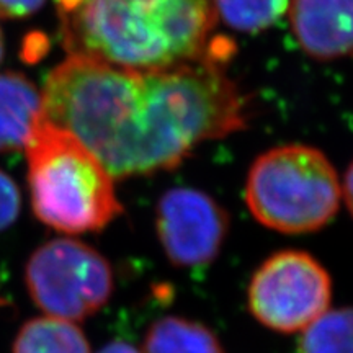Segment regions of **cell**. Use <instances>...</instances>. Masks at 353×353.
<instances>
[{
	"mask_svg": "<svg viewBox=\"0 0 353 353\" xmlns=\"http://www.w3.org/2000/svg\"><path fill=\"white\" fill-rule=\"evenodd\" d=\"M41 118L74 136L112 179L179 165L245 126V100L213 57L132 70L69 56L44 82Z\"/></svg>",
	"mask_w": 353,
	"mask_h": 353,
	"instance_id": "obj_1",
	"label": "cell"
},
{
	"mask_svg": "<svg viewBox=\"0 0 353 353\" xmlns=\"http://www.w3.org/2000/svg\"><path fill=\"white\" fill-rule=\"evenodd\" d=\"M59 12L69 56L132 70L216 57L213 0H76Z\"/></svg>",
	"mask_w": 353,
	"mask_h": 353,
	"instance_id": "obj_2",
	"label": "cell"
},
{
	"mask_svg": "<svg viewBox=\"0 0 353 353\" xmlns=\"http://www.w3.org/2000/svg\"><path fill=\"white\" fill-rule=\"evenodd\" d=\"M25 149L33 213L46 226L100 231L123 211L112 175L69 132L41 118Z\"/></svg>",
	"mask_w": 353,
	"mask_h": 353,
	"instance_id": "obj_3",
	"label": "cell"
},
{
	"mask_svg": "<svg viewBox=\"0 0 353 353\" xmlns=\"http://www.w3.org/2000/svg\"><path fill=\"white\" fill-rule=\"evenodd\" d=\"M342 187L321 151L303 144L262 154L249 170L245 201L263 226L285 234L324 228L339 211Z\"/></svg>",
	"mask_w": 353,
	"mask_h": 353,
	"instance_id": "obj_4",
	"label": "cell"
},
{
	"mask_svg": "<svg viewBox=\"0 0 353 353\" xmlns=\"http://www.w3.org/2000/svg\"><path fill=\"white\" fill-rule=\"evenodd\" d=\"M25 280L44 316L76 324L99 312L114 288L107 259L72 237H57L34 250Z\"/></svg>",
	"mask_w": 353,
	"mask_h": 353,
	"instance_id": "obj_5",
	"label": "cell"
},
{
	"mask_svg": "<svg viewBox=\"0 0 353 353\" xmlns=\"http://www.w3.org/2000/svg\"><path fill=\"white\" fill-rule=\"evenodd\" d=\"M332 280L317 260L301 250H281L255 270L247 301L252 316L276 332H303L329 309Z\"/></svg>",
	"mask_w": 353,
	"mask_h": 353,
	"instance_id": "obj_6",
	"label": "cell"
},
{
	"mask_svg": "<svg viewBox=\"0 0 353 353\" xmlns=\"http://www.w3.org/2000/svg\"><path fill=\"white\" fill-rule=\"evenodd\" d=\"M157 237L176 267L196 268L213 262L228 236V213L195 188H172L156 211Z\"/></svg>",
	"mask_w": 353,
	"mask_h": 353,
	"instance_id": "obj_7",
	"label": "cell"
},
{
	"mask_svg": "<svg viewBox=\"0 0 353 353\" xmlns=\"http://www.w3.org/2000/svg\"><path fill=\"white\" fill-rule=\"evenodd\" d=\"M299 44L317 59L353 54V0H290Z\"/></svg>",
	"mask_w": 353,
	"mask_h": 353,
	"instance_id": "obj_8",
	"label": "cell"
},
{
	"mask_svg": "<svg viewBox=\"0 0 353 353\" xmlns=\"http://www.w3.org/2000/svg\"><path fill=\"white\" fill-rule=\"evenodd\" d=\"M41 114V92L28 77L0 74V152L26 148Z\"/></svg>",
	"mask_w": 353,
	"mask_h": 353,
	"instance_id": "obj_9",
	"label": "cell"
},
{
	"mask_svg": "<svg viewBox=\"0 0 353 353\" xmlns=\"http://www.w3.org/2000/svg\"><path fill=\"white\" fill-rule=\"evenodd\" d=\"M143 353H224L219 339L201 322L179 316L154 321L144 337Z\"/></svg>",
	"mask_w": 353,
	"mask_h": 353,
	"instance_id": "obj_10",
	"label": "cell"
},
{
	"mask_svg": "<svg viewBox=\"0 0 353 353\" xmlns=\"http://www.w3.org/2000/svg\"><path fill=\"white\" fill-rule=\"evenodd\" d=\"M13 353H92L76 322L41 316L28 321L17 335Z\"/></svg>",
	"mask_w": 353,
	"mask_h": 353,
	"instance_id": "obj_11",
	"label": "cell"
},
{
	"mask_svg": "<svg viewBox=\"0 0 353 353\" xmlns=\"http://www.w3.org/2000/svg\"><path fill=\"white\" fill-rule=\"evenodd\" d=\"M299 353H353V307L327 309L301 332Z\"/></svg>",
	"mask_w": 353,
	"mask_h": 353,
	"instance_id": "obj_12",
	"label": "cell"
},
{
	"mask_svg": "<svg viewBox=\"0 0 353 353\" xmlns=\"http://www.w3.org/2000/svg\"><path fill=\"white\" fill-rule=\"evenodd\" d=\"M216 19L239 32H260L285 15L290 0H213Z\"/></svg>",
	"mask_w": 353,
	"mask_h": 353,
	"instance_id": "obj_13",
	"label": "cell"
},
{
	"mask_svg": "<svg viewBox=\"0 0 353 353\" xmlns=\"http://www.w3.org/2000/svg\"><path fill=\"white\" fill-rule=\"evenodd\" d=\"M21 198L17 183L0 170V231L7 229L20 213Z\"/></svg>",
	"mask_w": 353,
	"mask_h": 353,
	"instance_id": "obj_14",
	"label": "cell"
},
{
	"mask_svg": "<svg viewBox=\"0 0 353 353\" xmlns=\"http://www.w3.org/2000/svg\"><path fill=\"white\" fill-rule=\"evenodd\" d=\"M46 0H0V19H25L33 15Z\"/></svg>",
	"mask_w": 353,
	"mask_h": 353,
	"instance_id": "obj_15",
	"label": "cell"
},
{
	"mask_svg": "<svg viewBox=\"0 0 353 353\" xmlns=\"http://www.w3.org/2000/svg\"><path fill=\"white\" fill-rule=\"evenodd\" d=\"M341 187H342V198L345 200L347 208L353 216V162L347 169L345 176H343V185H341Z\"/></svg>",
	"mask_w": 353,
	"mask_h": 353,
	"instance_id": "obj_16",
	"label": "cell"
},
{
	"mask_svg": "<svg viewBox=\"0 0 353 353\" xmlns=\"http://www.w3.org/2000/svg\"><path fill=\"white\" fill-rule=\"evenodd\" d=\"M97 353H143V352L138 350V348L128 342L113 341V342L107 343L103 348H100Z\"/></svg>",
	"mask_w": 353,
	"mask_h": 353,
	"instance_id": "obj_17",
	"label": "cell"
},
{
	"mask_svg": "<svg viewBox=\"0 0 353 353\" xmlns=\"http://www.w3.org/2000/svg\"><path fill=\"white\" fill-rule=\"evenodd\" d=\"M3 57V37H2V32H0V61H2Z\"/></svg>",
	"mask_w": 353,
	"mask_h": 353,
	"instance_id": "obj_18",
	"label": "cell"
}]
</instances>
